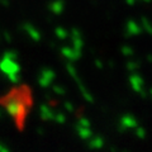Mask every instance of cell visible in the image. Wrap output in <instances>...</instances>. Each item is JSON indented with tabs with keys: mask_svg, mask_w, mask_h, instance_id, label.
<instances>
[{
	"mask_svg": "<svg viewBox=\"0 0 152 152\" xmlns=\"http://www.w3.org/2000/svg\"><path fill=\"white\" fill-rule=\"evenodd\" d=\"M0 70L8 76L12 83H17L19 80L20 66L17 62V55L14 52H5L3 58L0 60Z\"/></svg>",
	"mask_w": 152,
	"mask_h": 152,
	"instance_id": "6da1fadb",
	"label": "cell"
},
{
	"mask_svg": "<svg viewBox=\"0 0 152 152\" xmlns=\"http://www.w3.org/2000/svg\"><path fill=\"white\" fill-rule=\"evenodd\" d=\"M5 109H7V112L10 114L12 117L14 118H19V117H22L23 114H24L26 112V105H24V103H23L22 99H19L17 96H10L8 99V100L5 102Z\"/></svg>",
	"mask_w": 152,
	"mask_h": 152,
	"instance_id": "7a4b0ae2",
	"label": "cell"
},
{
	"mask_svg": "<svg viewBox=\"0 0 152 152\" xmlns=\"http://www.w3.org/2000/svg\"><path fill=\"white\" fill-rule=\"evenodd\" d=\"M77 132H79L80 137L84 140H88L89 137H91V134H93V132L90 131V123L86 119H81L79 122Z\"/></svg>",
	"mask_w": 152,
	"mask_h": 152,
	"instance_id": "3957f363",
	"label": "cell"
},
{
	"mask_svg": "<svg viewBox=\"0 0 152 152\" xmlns=\"http://www.w3.org/2000/svg\"><path fill=\"white\" fill-rule=\"evenodd\" d=\"M55 77V74L52 70H45L42 71V74L39 76V85H42V86H48V85L52 83V80H53Z\"/></svg>",
	"mask_w": 152,
	"mask_h": 152,
	"instance_id": "277c9868",
	"label": "cell"
},
{
	"mask_svg": "<svg viewBox=\"0 0 152 152\" xmlns=\"http://www.w3.org/2000/svg\"><path fill=\"white\" fill-rule=\"evenodd\" d=\"M80 53H81V52H79V51H76V50L67 48V47H65V48H62V55H64L67 60H71V61L77 60L79 57H80Z\"/></svg>",
	"mask_w": 152,
	"mask_h": 152,
	"instance_id": "5b68a950",
	"label": "cell"
},
{
	"mask_svg": "<svg viewBox=\"0 0 152 152\" xmlns=\"http://www.w3.org/2000/svg\"><path fill=\"white\" fill-rule=\"evenodd\" d=\"M131 85L136 91H141L142 88H143V81H142V79L138 75H132L131 76Z\"/></svg>",
	"mask_w": 152,
	"mask_h": 152,
	"instance_id": "8992f818",
	"label": "cell"
},
{
	"mask_svg": "<svg viewBox=\"0 0 152 152\" xmlns=\"http://www.w3.org/2000/svg\"><path fill=\"white\" fill-rule=\"evenodd\" d=\"M122 127L124 128V129H128V128H132V127H136L137 123H136V119L131 115H124L122 118Z\"/></svg>",
	"mask_w": 152,
	"mask_h": 152,
	"instance_id": "52a82bcc",
	"label": "cell"
},
{
	"mask_svg": "<svg viewBox=\"0 0 152 152\" xmlns=\"http://www.w3.org/2000/svg\"><path fill=\"white\" fill-rule=\"evenodd\" d=\"M127 31L129 34H138V33H141L142 29L134 20H131V22H128V24H127Z\"/></svg>",
	"mask_w": 152,
	"mask_h": 152,
	"instance_id": "ba28073f",
	"label": "cell"
},
{
	"mask_svg": "<svg viewBox=\"0 0 152 152\" xmlns=\"http://www.w3.org/2000/svg\"><path fill=\"white\" fill-rule=\"evenodd\" d=\"M24 29L27 31V33H28V34H29L34 41H39V39H41V34H39V32H38L36 28H33V27L29 26V24H24Z\"/></svg>",
	"mask_w": 152,
	"mask_h": 152,
	"instance_id": "9c48e42d",
	"label": "cell"
},
{
	"mask_svg": "<svg viewBox=\"0 0 152 152\" xmlns=\"http://www.w3.org/2000/svg\"><path fill=\"white\" fill-rule=\"evenodd\" d=\"M41 117H42V119L48 121V119H51V118H53V114H52V112L50 110L48 107L42 105L41 107Z\"/></svg>",
	"mask_w": 152,
	"mask_h": 152,
	"instance_id": "30bf717a",
	"label": "cell"
},
{
	"mask_svg": "<svg viewBox=\"0 0 152 152\" xmlns=\"http://www.w3.org/2000/svg\"><path fill=\"white\" fill-rule=\"evenodd\" d=\"M102 146H103V140L100 137H95V138L90 141V147H91V148L98 150V148H100Z\"/></svg>",
	"mask_w": 152,
	"mask_h": 152,
	"instance_id": "8fae6325",
	"label": "cell"
},
{
	"mask_svg": "<svg viewBox=\"0 0 152 152\" xmlns=\"http://www.w3.org/2000/svg\"><path fill=\"white\" fill-rule=\"evenodd\" d=\"M51 9H52V12H53V13H56V14L61 13V12H62V3L55 4V5H52V7H51Z\"/></svg>",
	"mask_w": 152,
	"mask_h": 152,
	"instance_id": "7c38bea8",
	"label": "cell"
},
{
	"mask_svg": "<svg viewBox=\"0 0 152 152\" xmlns=\"http://www.w3.org/2000/svg\"><path fill=\"white\" fill-rule=\"evenodd\" d=\"M56 34L64 39V38H66V36H67V33H66V31L62 29V28H57V29H56Z\"/></svg>",
	"mask_w": 152,
	"mask_h": 152,
	"instance_id": "4fadbf2b",
	"label": "cell"
},
{
	"mask_svg": "<svg viewBox=\"0 0 152 152\" xmlns=\"http://www.w3.org/2000/svg\"><path fill=\"white\" fill-rule=\"evenodd\" d=\"M53 119L57 121L58 123H65V115L64 114H61V113H58V114H56V115H53Z\"/></svg>",
	"mask_w": 152,
	"mask_h": 152,
	"instance_id": "5bb4252c",
	"label": "cell"
},
{
	"mask_svg": "<svg viewBox=\"0 0 152 152\" xmlns=\"http://www.w3.org/2000/svg\"><path fill=\"white\" fill-rule=\"evenodd\" d=\"M53 90H55V93H57V94H64L65 93L64 88H60V86H53Z\"/></svg>",
	"mask_w": 152,
	"mask_h": 152,
	"instance_id": "9a60e30c",
	"label": "cell"
},
{
	"mask_svg": "<svg viewBox=\"0 0 152 152\" xmlns=\"http://www.w3.org/2000/svg\"><path fill=\"white\" fill-rule=\"evenodd\" d=\"M123 53L129 55V53H132V51H131V48H128V47H124V48H123Z\"/></svg>",
	"mask_w": 152,
	"mask_h": 152,
	"instance_id": "2e32d148",
	"label": "cell"
},
{
	"mask_svg": "<svg viewBox=\"0 0 152 152\" xmlns=\"http://www.w3.org/2000/svg\"><path fill=\"white\" fill-rule=\"evenodd\" d=\"M65 107H66V109H67L69 112H71V110H74V107L72 105H70L69 103H65Z\"/></svg>",
	"mask_w": 152,
	"mask_h": 152,
	"instance_id": "e0dca14e",
	"label": "cell"
},
{
	"mask_svg": "<svg viewBox=\"0 0 152 152\" xmlns=\"http://www.w3.org/2000/svg\"><path fill=\"white\" fill-rule=\"evenodd\" d=\"M0 152H9V151H8V148H5V147L0 143Z\"/></svg>",
	"mask_w": 152,
	"mask_h": 152,
	"instance_id": "ac0fdd59",
	"label": "cell"
},
{
	"mask_svg": "<svg viewBox=\"0 0 152 152\" xmlns=\"http://www.w3.org/2000/svg\"><path fill=\"white\" fill-rule=\"evenodd\" d=\"M137 134H138L140 137H143V136H145V133H143V129H138V131H137Z\"/></svg>",
	"mask_w": 152,
	"mask_h": 152,
	"instance_id": "d6986e66",
	"label": "cell"
},
{
	"mask_svg": "<svg viewBox=\"0 0 152 152\" xmlns=\"http://www.w3.org/2000/svg\"><path fill=\"white\" fill-rule=\"evenodd\" d=\"M151 94H152V91H151Z\"/></svg>",
	"mask_w": 152,
	"mask_h": 152,
	"instance_id": "ffe728a7",
	"label": "cell"
},
{
	"mask_svg": "<svg viewBox=\"0 0 152 152\" xmlns=\"http://www.w3.org/2000/svg\"><path fill=\"white\" fill-rule=\"evenodd\" d=\"M0 115H1V114H0Z\"/></svg>",
	"mask_w": 152,
	"mask_h": 152,
	"instance_id": "44dd1931",
	"label": "cell"
}]
</instances>
